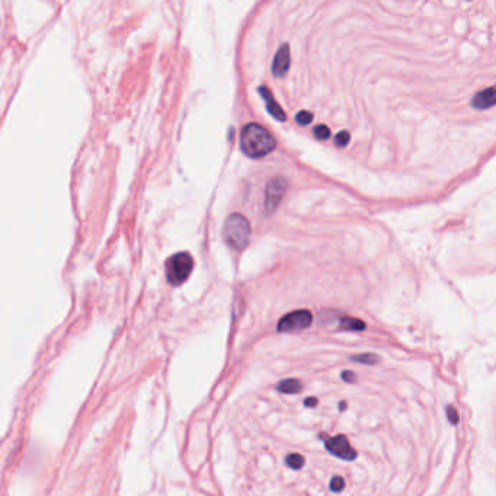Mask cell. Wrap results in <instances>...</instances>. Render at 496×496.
<instances>
[{"instance_id":"6da1fadb","label":"cell","mask_w":496,"mask_h":496,"mask_svg":"<svg viewBox=\"0 0 496 496\" xmlns=\"http://www.w3.org/2000/svg\"><path fill=\"white\" fill-rule=\"evenodd\" d=\"M277 147V141L270 131L259 124H247L240 134L242 152L252 159H259L270 155Z\"/></svg>"},{"instance_id":"7a4b0ae2","label":"cell","mask_w":496,"mask_h":496,"mask_svg":"<svg viewBox=\"0 0 496 496\" xmlns=\"http://www.w3.org/2000/svg\"><path fill=\"white\" fill-rule=\"evenodd\" d=\"M223 236L226 242L230 246H233L235 249H243V247L249 243L251 239V224L246 217L242 216V214L239 212L231 214V216H228V219L226 220Z\"/></svg>"},{"instance_id":"3957f363","label":"cell","mask_w":496,"mask_h":496,"mask_svg":"<svg viewBox=\"0 0 496 496\" xmlns=\"http://www.w3.org/2000/svg\"><path fill=\"white\" fill-rule=\"evenodd\" d=\"M194 268L192 256L188 252H179L169 258L166 262V277L172 286L185 283Z\"/></svg>"},{"instance_id":"277c9868","label":"cell","mask_w":496,"mask_h":496,"mask_svg":"<svg viewBox=\"0 0 496 496\" xmlns=\"http://www.w3.org/2000/svg\"><path fill=\"white\" fill-rule=\"evenodd\" d=\"M313 322V316L309 310H297L288 313L278 322L277 329L279 332H297V330L307 329Z\"/></svg>"},{"instance_id":"5b68a950","label":"cell","mask_w":496,"mask_h":496,"mask_svg":"<svg viewBox=\"0 0 496 496\" xmlns=\"http://www.w3.org/2000/svg\"><path fill=\"white\" fill-rule=\"evenodd\" d=\"M287 188L288 182L283 176H275L268 182L265 191V210L268 212H274L277 210V207L283 201Z\"/></svg>"},{"instance_id":"8992f818","label":"cell","mask_w":496,"mask_h":496,"mask_svg":"<svg viewBox=\"0 0 496 496\" xmlns=\"http://www.w3.org/2000/svg\"><path fill=\"white\" fill-rule=\"evenodd\" d=\"M322 438L325 440V447L330 454H334L335 457H339L346 461H352L357 458V451L351 447L348 438L345 435H336L329 438H325L322 435Z\"/></svg>"},{"instance_id":"52a82bcc","label":"cell","mask_w":496,"mask_h":496,"mask_svg":"<svg viewBox=\"0 0 496 496\" xmlns=\"http://www.w3.org/2000/svg\"><path fill=\"white\" fill-rule=\"evenodd\" d=\"M290 47L288 44H283L279 47V49L275 54L274 63H272V73L277 77L284 76L288 69H290Z\"/></svg>"},{"instance_id":"ba28073f","label":"cell","mask_w":496,"mask_h":496,"mask_svg":"<svg viewBox=\"0 0 496 496\" xmlns=\"http://www.w3.org/2000/svg\"><path fill=\"white\" fill-rule=\"evenodd\" d=\"M496 105V86L477 92L472 99V107L476 109H488Z\"/></svg>"},{"instance_id":"9c48e42d","label":"cell","mask_w":496,"mask_h":496,"mask_svg":"<svg viewBox=\"0 0 496 496\" xmlns=\"http://www.w3.org/2000/svg\"><path fill=\"white\" fill-rule=\"evenodd\" d=\"M259 93H261V96L263 98V101H265L267 109L270 111V114L272 115V117H274L275 120H279V121H286V118H287V117H286V112H284L283 109H281V107L277 104V101L274 99L271 91L267 89V88L261 86V88H259Z\"/></svg>"},{"instance_id":"30bf717a","label":"cell","mask_w":496,"mask_h":496,"mask_svg":"<svg viewBox=\"0 0 496 496\" xmlns=\"http://www.w3.org/2000/svg\"><path fill=\"white\" fill-rule=\"evenodd\" d=\"M303 385L300 380H297V378H287L284 380V382H281L278 385V390L279 392H283V393H288V394H295V393H299L302 390Z\"/></svg>"},{"instance_id":"8fae6325","label":"cell","mask_w":496,"mask_h":496,"mask_svg":"<svg viewBox=\"0 0 496 496\" xmlns=\"http://www.w3.org/2000/svg\"><path fill=\"white\" fill-rule=\"evenodd\" d=\"M341 327L345 330H355V332H358V330L366 329V323L355 318H343L341 320Z\"/></svg>"},{"instance_id":"7c38bea8","label":"cell","mask_w":496,"mask_h":496,"mask_svg":"<svg viewBox=\"0 0 496 496\" xmlns=\"http://www.w3.org/2000/svg\"><path fill=\"white\" fill-rule=\"evenodd\" d=\"M351 361L355 362H361V364H369V366H374V364L378 362V355L375 354H359V355H354L350 358Z\"/></svg>"},{"instance_id":"4fadbf2b","label":"cell","mask_w":496,"mask_h":496,"mask_svg":"<svg viewBox=\"0 0 496 496\" xmlns=\"http://www.w3.org/2000/svg\"><path fill=\"white\" fill-rule=\"evenodd\" d=\"M287 465L294 470H300L304 465V458L300 454H290L287 457Z\"/></svg>"},{"instance_id":"5bb4252c","label":"cell","mask_w":496,"mask_h":496,"mask_svg":"<svg viewBox=\"0 0 496 496\" xmlns=\"http://www.w3.org/2000/svg\"><path fill=\"white\" fill-rule=\"evenodd\" d=\"M311 120H313V115L309 111H300L295 115V121L300 125H309L311 123Z\"/></svg>"},{"instance_id":"9a60e30c","label":"cell","mask_w":496,"mask_h":496,"mask_svg":"<svg viewBox=\"0 0 496 496\" xmlns=\"http://www.w3.org/2000/svg\"><path fill=\"white\" fill-rule=\"evenodd\" d=\"M343 488H345V481L341 476L332 477V481H330V490L339 493L341 490H343Z\"/></svg>"},{"instance_id":"2e32d148","label":"cell","mask_w":496,"mask_h":496,"mask_svg":"<svg viewBox=\"0 0 496 496\" xmlns=\"http://www.w3.org/2000/svg\"><path fill=\"white\" fill-rule=\"evenodd\" d=\"M350 139H351V136H350L348 131H341V133H338L336 137H335V144L338 147H345L346 144L350 143Z\"/></svg>"},{"instance_id":"e0dca14e","label":"cell","mask_w":496,"mask_h":496,"mask_svg":"<svg viewBox=\"0 0 496 496\" xmlns=\"http://www.w3.org/2000/svg\"><path fill=\"white\" fill-rule=\"evenodd\" d=\"M445 412H447V419H449L453 425H457V424H458V419H460L457 409H456L453 405H449L447 408H445Z\"/></svg>"},{"instance_id":"ac0fdd59","label":"cell","mask_w":496,"mask_h":496,"mask_svg":"<svg viewBox=\"0 0 496 496\" xmlns=\"http://www.w3.org/2000/svg\"><path fill=\"white\" fill-rule=\"evenodd\" d=\"M315 136L319 139V140H326L330 137V130L326 127V125H318L315 128Z\"/></svg>"},{"instance_id":"d6986e66","label":"cell","mask_w":496,"mask_h":496,"mask_svg":"<svg viewBox=\"0 0 496 496\" xmlns=\"http://www.w3.org/2000/svg\"><path fill=\"white\" fill-rule=\"evenodd\" d=\"M341 377H342L343 382H346V383H355V382H357V375H355V373L348 371V370L343 371V373L341 374Z\"/></svg>"},{"instance_id":"ffe728a7","label":"cell","mask_w":496,"mask_h":496,"mask_svg":"<svg viewBox=\"0 0 496 496\" xmlns=\"http://www.w3.org/2000/svg\"><path fill=\"white\" fill-rule=\"evenodd\" d=\"M304 405H306V406H316V405H318V399H316V398H307V399L304 401Z\"/></svg>"},{"instance_id":"44dd1931","label":"cell","mask_w":496,"mask_h":496,"mask_svg":"<svg viewBox=\"0 0 496 496\" xmlns=\"http://www.w3.org/2000/svg\"><path fill=\"white\" fill-rule=\"evenodd\" d=\"M345 408H346V403H345V402H342V403L339 405V409L342 410V409H345Z\"/></svg>"}]
</instances>
